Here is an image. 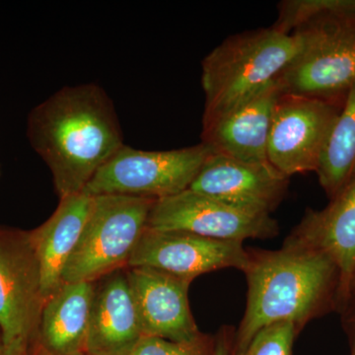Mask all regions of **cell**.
Segmentation results:
<instances>
[{
  "mask_svg": "<svg viewBox=\"0 0 355 355\" xmlns=\"http://www.w3.org/2000/svg\"><path fill=\"white\" fill-rule=\"evenodd\" d=\"M154 202L130 196L93 197L83 234L65 266L64 282H96L128 268Z\"/></svg>",
  "mask_w": 355,
  "mask_h": 355,
  "instance_id": "cell-5",
  "label": "cell"
},
{
  "mask_svg": "<svg viewBox=\"0 0 355 355\" xmlns=\"http://www.w3.org/2000/svg\"><path fill=\"white\" fill-rule=\"evenodd\" d=\"M280 95L282 90L275 80L209 130H203L202 144L212 153L242 162H268V137Z\"/></svg>",
  "mask_w": 355,
  "mask_h": 355,
  "instance_id": "cell-15",
  "label": "cell"
},
{
  "mask_svg": "<svg viewBox=\"0 0 355 355\" xmlns=\"http://www.w3.org/2000/svg\"><path fill=\"white\" fill-rule=\"evenodd\" d=\"M128 268L95 282L87 336L88 355H130L141 340Z\"/></svg>",
  "mask_w": 355,
  "mask_h": 355,
  "instance_id": "cell-14",
  "label": "cell"
},
{
  "mask_svg": "<svg viewBox=\"0 0 355 355\" xmlns=\"http://www.w3.org/2000/svg\"><path fill=\"white\" fill-rule=\"evenodd\" d=\"M299 50L293 34L273 26L224 40L202 60V132L275 83Z\"/></svg>",
  "mask_w": 355,
  "mask_h": 355,
  "instance_id": "cell-4",
  "label": "cell"
},
{
  "mask_svg": "<svg viewBox=\"0 0 355 355\" xmlns=\"http://www.w3.org/2000/svg\"><path fill=\"white\" fill-rule=\"evenodd\" d=\"M284 246L302 248L326 256L340 275L336 310L349 299L355 273V178L323 209H307Z\"/></svg>",
  "mask_w": 355,
  "mask_h": 355,
  "instance_id": "cell-11",
  "label": "cell"
},
{
  "mask_svg": "<svg viewBox=\"0 0 355 355\" xmlns=\"http://www.w3.org/2000/svg\"><path fill=\"white\" fill-rule=\"evenodd\" d=\"M246 310L234 333L232 355L241 354L259 331L291 323L299 333L315 318L336 310L340 275L324 254L284 246L248 250Z\"/></svg>",
  "mask_w": 355,
  "mask_h": 355,
  "instance_id": "cell-2",
  "label": "cell"
},
{
  "mask_svg": "<svg viewBox=\"0 0 355 355\" xmlns=\"http://www.w3.org/2000/svg\"><path fill=\"white\" fill-rule=\"evenodd\" d=\"M212 151L198 146L169 151L137 150L123 146L89 182L83 193L161 198L190 189Z\"/></svg>",
  "mask_w": 355,
  "mask_h": 355,
  "instance_id": "cell-6",
  "label": "cell"
},
{
  "mask_svg": "<svg viewBox=\"0 0 355 355\" xmlns=\"http://www.w3.org/2000/svg\"><path fill=\"white\" fill-rule=\"evenodd\" d=\"M216 336L203 335L193 342L178 343L142 336L130 355H216Z\"/></svg>",
  "mask_w": 355,
  "mask_h": 355,
  "instance_id": "cell-19",
  "label": "cell"
},
{
  "mask_svg": "<svg viewBox=\"0 0 355 355\" xmlns=\"http://www.w3.org/2000/svg\"><path fill=\"white\" fill-rule=\"evenodd\" d=\"M144 336L187 343L203 335L189 302L191 282L150 268H128Z\"/></svg>",
  "mask_w": 355,
  "mask_h": 355,
  "instance_id": "cell-13",
  "label": "cell"
},
{
  "mask_svg": "<svg viewBox=\"0 0 355 355\" xmlns=\"http://www.w3.org/2000/svg\"><path fill=\"white\" fill-rule=\"evenodd\" d=\"M92 205L93 197L83 193L60 198L53 216L29 231L41 272L44 300L64 284L65 266L80 239Z\"/></svg>",
  "mask_w": 355,
  "mask_h": 355,
  "instance_id": "cell-17",
  "label": "cell"
},
{
  "mask_svg": "<svg viewBox=\"0 0 355 355\" xmlns=\"http://www.w3.org/2000/svg\"><path fill=\"white\" fill-rule=\"evenodd\" d=\"M44 300L30 232L0 227V336L3 347H31Z\"/></svg>",
  "mask_w": 355,
  "mask_h": 355,
  "instance_id": "cell-7",
  "label": "cell"
},
{
  "mask_svg": "<svg viewBox=\"0 0 355 355\" xmlns=\"http://www.w3.org/2000/svg\"><path fill=\"white\" fill-rule=\"evenodd\" d=\"M338 114L331 100L282 93L273 112L268 162L288 178L316 172Z\"/></svg>",
  "mask_w": 355,
  "mask_h": 355,
  "instance_id": "cell-8",
  "label": "cell"
},
{
  "mask_svg": "<svg viewBox=\"0 0 355 355\" xmlns=\"http://www.w3.org/2000/svg\"><path fill=\"white\" fill-rule=\"evenodd\" d=\"M147 227L238 242L268 239L279 232L277 220L268 214L246 211L191 189L155 200Z\"/></svg>",
  "mask_w": 355,
  "mask_h": 355,
  "instance_id": "cell-9",
  "label": "cell"
},
{
  "mask_svg": "<svg viewBox=\"0 0 355 355\" xmlns=\"http://www.w3.org/2000/svg\"><path fill=\"white\" fill-rule=\"evenodd\" d=\"M95 282H64L46 299L30 355H85Z\"/></svg>",
  "mask_w": 355,
  "mask_h": 355,
  "instance_id": "cell-16",
  "label": "cell"
},
{
  "mask_svg": "<svg viewBox=\"0 0 355 355\" xmlns=\"http://www.w3.org/2000/svg\"><path fill=\"white\" fill-rule=\"evenodd\" d=\"M2 347H3V345H2L1 336H0V350L2 349Z\"/></svg>",
  "mask_w": 355,
  "mask_h": 355,
  "instance_id": "cell-25",
  "label": "cell"
},
{
  "mask_svg": "<svg viewBox=\"0 0 355 355\" xmlns=\"http://www.w3.org/2000/svg\"><path fill=\"white\" fill-rule=\"evenodd\" d=\"M248 250L243 242L214 239L176 230L146 227L128 268H150L193 282L223 268L244 270Z\"/></svg>",
  "mask_w": 355,
  "mask_h": 355,
  "instance_id": "cell-10",
  "label": "cell"
},
{
  "mask_svg": "<svg viewBox=\"0 0 355 355\" xmlns=\"http://www.w3.org/2000/svg\"><path fill=\"white\" fill-rule=\"evenodd\" d=\"M233 340L234 331L222 328L216 335V355H232Z\"/></svg>",
  "mask_w": 355,
  "mask_h": 355,
  "instance_id": "cell-22",
  "label": "cell"
},
{
  "mask_svg": "<svg viewBox=\"0 0 355 355\" xmlns=\"http://www.w3.org/2000/svg\"><path fill=\"white\" fill-rule=\"evenodd\" d=\"M316 173L331 200L355 178V83L345 94Z\"/></svg>",
  "mask_w": 355,
  "mask_h": 355,
  "instance_id": "cell-18",
  "label": "cell"
},
{
  "mask_svg": "<svg viewBox=\"0 0 355 355\" xmlns=\"http://www.w3.org/2000/svg\"><path fill=\"white\" fill-rule=\"evenodd\" d=\"M85 355H88V354H85Z\"/></svg>",
  "mask_w": 355,
  "mask_h": 355,
  "instance_id": "cell-26",
  "label": "cell"
},
{
  "mask_svg": "<svg viewBox=\"0 0 355 355\" xmlns=\"http://www.w3.org/2000/svg\"><path fill=\"white\" fill-rule=\"evenodd\" d=\"M27 135L50 168L60 200L83 193L125 146L113 103L92 83L60 89L35 107L28 116Z\"/></svg>",
  "mask_w": 355,
  "mask_h": 355,
  "instance_id": "cell-1",
  "label": "cell"
},
{
  "mask_svg": "<svg viewBox=\"0 0 355 355\" xmlns=\"http://www.w3.org/2000/svg\"><path fill=\"white\" fill-rule=\"evenodd\" d=\"M299 331L291 323H277L259 331L239 355H292Z\"/></svg>",
  "mask_w": 355,
  "mask_h": 355,
  "instance_id": "cell-20",
  "label": "cell"
},
{
  "mask_svg": "<svg viewBox=\"0 0 355 355\" xmlns=\"http://www.w3.org/2000/svg\"><path fill=\"white\" fill-rule=\"evenodd\" d=\"M354 296H355V273L354 275V279H352V286H350L349 299L352 297H354ZM347 303H349V302H347ZM343 310H345V309H343Z\"/></svg>",
  "mask_w": 355,
  "mask_h": 355,
  "instance_id": "cell-24",
  "label": "cell"
},
{
  "mask_svg": "<svg viewBox=\"0 0 355 355\" xmlns=\"http://www.w3.org/2000/svg\"><path fill=\"white\" fill-rule=\"evenodd\" d=\"M0 355H30V349L24 347H2Z\"/></svg>",
  "mask_w": 355,
  "mask_h": 355,
  "instance_id": "cell-23",
  "label": "cell"
},
{
  "mask_svg": "<svg viewBox=\"0 0 355 355\" xmlns=\"http://www.w3.org/2000/svg\"><path fill=\"white\" fill-rule=\"evenodd\" d=\"M343 323L349 336L350 354L355 355V296L349 299V303L342 312Z\"/></svg>",
  "mask_w": 355,
  "mask_h": 355,
  "instance_id": "cell-21",
  "label": "cell"
},
{
  "mask_svg": "<svg viewBox=\"0 0 355 355\" xmlns=\"http://www.w3.org/2000/svg\"><path fill=\"white\" fill-rule=\"evenodd\" d=\"M289 178L270 162L246 163L211 153L191 190L258 214H270L286 197Z\"/></svg>",
  "mask_w": 355,
  "mask_h": 355,
  "instance_id": "cell-12",
  "label": "cell"
},
{
  "mask_svg": "<svg viewBox=\"0 0 355 355\" xmlns=\"http://www.w3.org/2000/svg\"><path fill=\"white\" fill-rule=\"evenodd\" d=\"M273 27L300 50L277 79L282 93L333 100L355 83V0H284Z\"/></svg>",
  "mask_w": 355,
  "mask_h": 355,
  "instance_id": "cell-3",
  "label": "cell"
}]
</instances>
